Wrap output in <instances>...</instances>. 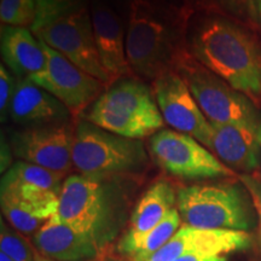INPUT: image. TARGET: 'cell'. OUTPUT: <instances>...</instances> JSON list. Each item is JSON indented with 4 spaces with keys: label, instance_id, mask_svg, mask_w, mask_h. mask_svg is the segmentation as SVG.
<instances>
[{
    "label": "cell",
    "instance_id": "obj_3",
    "mask_svg": "<svg viewBox=\"0 0 261 261\" xmlns=\"http://www.w3.org/2000/svg\"><path fill=\"white\" fill-rule=\"evenodd\" d=\"M191 54L228 86L261 104V48L231 22H204L191 40Z\"/></svg>",
    "mask_w": 261,
    "mask_h": 261
},
{
    "label": "cell",
    "instance_id": "obj_13",
    "mask_svg": "<svg viewBox=\"0 0 261 261\" xmlns=\"http://www.w3.org/2000/svg\"><path fill=\"white\" fill-rule=\"evenodd\" d=\"M74 133L68 123L29 127L10 135V148L22 161L67 174L74 167Z\"/></svg>",
    "mask_w": 261,
    "mask_h": 261
},
{
    "label": "cell",
    "instance_id": "obj_27",
    "mask_svg": "<svg viewBox=\"0 0 261 261\" xmlns=\"http://www.w3.org/2000/svg\"><path fill=\"white\" fill-rule=\"evenodd\" d=\"M227 8L234 10V11L247 12L249 16L256 14L255 0H221Z\"/></svg>",
    "mask_w": 261,
    "mask_h": 261
},
{
    "label": "cell",
    "instance_id": "obj_28",
    "mask_svg": "<svg viewBox=\"0 0 261 261\" xmlns=\"http://www.w3.org/2000/svg\"><path fill=\"white\" fill-rule=\"evenodd\" d=\"M174 261H227L226 256H202V255H187L181 256Z\"/></svg>",
    "mask_w": 261,
    "mask_h": 261
},
{
    "label": "cell",
    "instance_id": "obj_22",
    "mask_svg": "<svg viewBox=\"0 0 261 261\" xmlns=\"http://www.w3.org/2000/svg\"><path fill=\"white\" fill-rule=\"evenodd\" d=\"M37 3V18L32 25L35 33L46 27L56 19L85 8V0H35Z\"/></svg>",
    "mask_w": 261,
    "mask_h": 261
},
{
    "label": "cell",
    "instance_id": "obj_23",
    "mask_svg": "<svg viewBox=\"0 0 261 261\" xmlns=\"http://www.w3.org/2000/svg\"><path fill=\"white\" fill-rule=\"evenodd\" d=\"M37 18L35 0H0V21L3 25L27 28Z\"/></svg>",
    "mask_w": 261,
    "mask_h": 261
},
{
    "label": "cell",
    "instance_id": "obj_14",
    "mask_svg": "<svg viewBox=\"0 0 261 261\" xmlns=\"http://www.w3.org/2000/svg\"><path fill=\"white\" fill-rule=\"evenodd\" d=\"M250 244L252 236L246 231L200 228L184 224L166 246L143 261H174L187 255L226 256Z\"/></svg>",
    "mask_w": 261,
    "mask_h": 261
},
{
    "label": "cell",
    "instance_id": "obj_31",
    "mask_svg": "<svg viewBox=\"0 0 261 261\" xmlns=\"http://www.w3.org/2000/svg\"><path fill=\"white\" fill-rule=\"evenodd\" d=\"M37 261H55V260H50V259H47V257H44V256L39 255V256H38V259H37Z\"/></svg>",
    "mask_w": 261,
    "mask_h": 261
},
{
    "label": "cell",
    "instance_id": "obj_17",
    "mask_svg": "<svg viewBox=\"0 0 261 261\" xmlns=\"http://www.w3.org/2000/svg\"><path fill=\"white\" fill-rule=\"evenodd\" d=\"M9 115L15 123L29 128L65 123L71 114L46 90L29 79H19Z\"/></svg>",
    "mask_w": 261,
    "mask_h": 261
},
{
    "label": "cell",
    "instance_id": "obj_29",
    "mask_svg": "<svg viewBox=\"0 0 261 261\" xmlns=\"http://www.w3.org/2000/svg\"><path fill=\"white\" fill-rule=\"evenodd\" d=\"M255 8L257 15H259V17L261 19V0H255Z\"/></svg>",
    "mask_w": 261,
    "mask_h": 261
},
{
    "label": "cell",
    "instance_id": "obj_32",
    "mask_svg": "<svg viewBox=\"0 0 261 261\" xmlns=\"http://www.w3.org/2000/svg\"><path fill=\"white\" fill-rule=\"evenodd\" d=\"M107 261H120V260H116V259H110V260H107Z\"/></svg>",
    "mask_w": 261,
    "mask_h": 261
},
{
    "label": "cell",
    "instance_id": "obj_6",
    "mask_svg": "<svg viewBox=\"0 0 261 261\" xmlns=\"http://www.w3.org/2000/svg\"><path fill=\"white\" fill-rule=\"evenodd\" d=\"M73 166L90 177L130 178L148 166V154L140 139L114 135L83 120L74 133Z\"/></svg>",
    "mask_w": 261,
    "mask_h": 261
},
{
    "label": "cell",
    "instance_id": "obj_26",
    "mask_svg": "<svg viewBox=\"0 0 261 261\" xmlns=\"http://www.w3.org/2000/svg\"><path fill=\"white\" fill-rule=\"evenodd\" d=\"M238 178L252 198L254 210H255L257 217V223H259V237L261 242V180L252 174H247V173L240 174Z\"/></svg>",
    "mask_w": 261,
    "mask_h": 261
},
{
    "label": "cell",
    "instance_id": "obj_4",
    "mask_svg": "<svg viewBox=\"0 0 261 261\" xmlns=\"http://www.w3.org/2000/svg\"><path fill=\"white\" fill-rule=\"evenodd\" d=\"M64 175L25 161H17L2 178V212L18 232L35 234L60 207Z\"/></svg>",
    "mask_w": 261,
    "mask_h": 261
},
{
    "label": "cell",
    "instance_id": "obj_5",
    "mask_svg": "<svg viewBox=\"0 0 261 261\" xmlns=\"http://www.w3.org/2000/svg\"><path fill=\"white\" fill-rule=\"evenodd\" d=\"M85 120L130 139L154 136L165 123L154 92L135 79H122L110 85L97 98Z\"/></svg>",
    "mask_w": 261,
    "mask_h": 261
},
{
    "label": "cell",
    "instance_id": "obj_10",
    "mask_svg": "<svg viewBox=\"0 0 261 261\" xmlns=\"http://www.w3.org/2000/svg\"><path fill=\"white\" fill-rule=\"evenodd\" d=\"M34 35L91 76L109 85V77L98 55L92 19L86 6L56 19L35 32Z\"/></svg>",
    "mask_w": 261,
    "mask_h": 261
},
{
    "label": "cell",
    "instance_id": "obj_18",
    "mask_svg": "<svg viewBox=\"0 0 261 261\" xmlns=\"http://www.w3.org/2000/svg\"><path fill=\"white\" fill-rule=\"evenodd\" d=\"M33 244L41 256L55 261H89L99 255L89 238L68 226L57 214L39 228Z\"/></svg>",
    "mask_w": 261,
    "mask_h": 261
},
{
    "label": "cell",
    "instance_id": "obj_15",
    "mask_svg": "<svg viewBox=\"0 0 261 261\" xmlns=\"http://www.w3.org/2000/svg\"><path fill=\"white\" fill-rule=\"evenodd\" d=\"M211 151L231 169L252 172L261 162V121L213 123Z\"/></svg>",
    "mask_w": 261,
    "mask_h": 261
},
{
    "label": "cell",
    "instance_id": "obj_25",
    "mask_svg": "<svg viewBox=\"0 0 261 261\" xmlns=\"http://www.w3.org/2000/svg\"><path fill=\"white\" fill-rule=\"evenodd\" d=\"M15 77L10 73L6 65L3 63L0 65V116L2 122H5L10 114L12 99H14L16 91Z\"/></svg>",
    "mask_w": 261,
    "mask_h": 261
},
{
    "label": "cell",
    "instance_id": "obj_24",
    "mask_svg": "<svg viewBox=\"0 0 261 261\" xmlns=\"http://www.w3.org/2000/svg\"><path fill=\"white\" fill-rule=\"evenodd\" d=\"M0 249L14 261H37L39 256L23 233L10 228L4 220L0 223Z\"/></svg>",
    "mask_w": 261,
    "mask_h": 261
},
{
    "label": "cell",
    "instance_id": "obj_9",
    "mask_svg": "<svg viewBox=\"0 0 261 261\" xmlns=\"http://www.w3.org/2000/svg\"><path fill=\"white\" fill-rule=\"evenodd\" d=\"M150 154L159 167L174 177L198 180L232 177L234 173L194 137L173 129L151 136Z\"/></svg>",
    "mask_w": 261,
    "mask_h": 261
},
{
    "label": "cell",
    "instance_id": "obj_12",
    "mask_svg": "<svg viewBox=\"0 0 261 261\" xmlns=\"http://www.w3.org/2000/svg\"><path fill=\"white\" fill-rule=\"evenodd\" d=\"M152 92L163 121L177 132L194 137L211 150V122L202 113L180 75L173 69L161 74L154 80Z\"/></svg>",
    "mask_w": 261,
    "mask_h": 261
},
{
    "label": "cell",
    "instance_id": "obj_8",
    "mask_svg": "<svg viewBox=\"0 0 261 261\" xmlns=\"http://www.w3.org/2000/svg\"><path fill=\"white\" fill-rule=\"evenodd\" d=\"M173 70L181 76L198 107L213 123L260 122L261 113L249 98L228 86L185 48Z\"/></svg>",
    "mask_w": 261,
    "mask_h": 261
},
{
    "label": "cell",
    "instance_id": "obj_7",
    "mask_svg": "<svg viewBox=\"0 0 261 261\" xmlns=\"http://www.w3.org/2000/svg\"><path fill=\"white\" fill-rule=\"evenodd\" d=\"M177 210L185 224L200 228L249 231L255 226L254 205L236 184H195L179 189Z\"/></svg>",
    "mask_w": 261,
    "mask_h": 261
},
{
    "label": "cell",
    "instance_id": "obj_20",
    "mask_svg": "<svg viewBox=\"0 0 261 261\" xmlns=\"http://www.w3.org/2000/svg\"><path fill=\"white\" fill-rule=\"evenodd\" d=\"M177 203V195L168 181L159 180L143 194L129 218V228L125 236L140 237L148 233L165 219Z\"/></svg>",
    "mask_w": 261,
    "mask_h": 261
},
{
    "label": "cell",
    "instance_id": "obj_16",
    "mask_svg": "<svg viewBox=\"0 0 261 261\" xmlns=\"http://www.w3.org/2000/svg\"><path fill=\"white\" fill-rule=\"evenodd\" d=\"M94 40L103 69L109 77V86L132 73L126 55L123 29L117 15L102 0H93L91 6Z\"/></svg>",
    "mask_w": 261,
    "mask_h": 261
},
{
    "label": "cell",
    "instance_id": "obj_19",
    "mask_svg": "<svg viewBox=\"0 0 261 261\" xmlns=\"http://www.w3.org/2000/svg\"><path fill=\"white\" fill-rule=\"evenodd\" d=\"M27 28L3 25L2 58L6 68L19 79H29L44 70L46 55L39 39Z\"/></svg>",
    "mask_w": 261,
    "mask_h": 261
},
{
    "label": "cell",
    "instance_id": "obj_1",
    "mask_svg": "<svg viewBox=\"0 0 261 261\" xmlns=\"http://www.w3.org/2000/svg\"><path fill=\"white\" fill-rule=\"evenodd\" d=\"M190 11L165 0H130L126 55L132 71L155 80L172 70L187 48L185 33Z\"/></svg>",
    "mask_w": 261,
    "mask_h": 261
},
{
    "label": "cell",
    "instance_id": "obj_11",
    "mask_svg": "<svg viewBox=\"0 0 261 261\" xmlns=\"http://www.w3.org/2000/svg\"><path fill=\"white\" fill-rule=\"evenodd\" d=\"M40 42L46 55V65L44 70L33 75L29 80L56 97L71 115H80L103 93L106 84L80 69L45 42Z\"/></svg>",
    "mask_w": 261,
    "mask_h": 261
},
{
    "label": "cell",
    "instance_id": "obj_30",
    "mask_svg": "<svg viewBox=\"0 0 261 261\" xmlns=\"http://www.w3.org/2000/svg\"><path fill=\"white\" fill-rule=\"evenodd\" d=\"M0 261H14V260H12L10 256L6 255V254L0 252Z\"/></svg>",
    "mask_w": 261,
    "mask_h": 261
},
{
    "label": "cell",
    "instance_id": "obj_21",
    "mask_svg": "<svg viewBox=\"0 0 261 261\" xmlns=\"http://www.w3.org/2000/svg\"><path fill=\"white\" fill-rule=\"evenodd\" d=\"M181 224V217L177 208H173L166 218L148 233L140 237L123 236L120 241L119 252L132 261H143L161 249L174 236Z\"/></svg>",
    "mask_w": 261,
    "mask_h": 261
},
{
    "label": "cell",
    "instance_id": "obj_2",
    "mask_svg": "<svg viewBox=\"0 0 261 261\" xmlns=\"http://www.w3.org/2000/svg\"><path fill=\"white\" fill-rule=\"evenodd\" d=\"M121 177L73 174L63 182L57 215L87 237L99 253L125 226L129 207L128 188Z\"/></svg>",
    "mask_w": 261,
    "mask_h": 261
}]
</instances>
